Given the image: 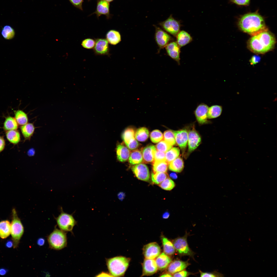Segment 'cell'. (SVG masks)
<instances>
[{
  "instance_id": "cell-25",
  "label": "cell",
  "mask_w": 277,
  "mask_h": 277,
  "mask_svg": "<svg viewBox=\"0 0 277 277\" xmlns=\"http://www.w3.org/2000/svg\"><path fill=\"white\" fill-rule=\"evenodd\" d=\"M11 223L8 220L0 221V238L5 239L11 234Z\"/></svg>"
},
{
  "instance_id": "cell-60",
  "label": "cell",
  "mask_w": 277,
  "mask_h": 277,
  "mask_svg": "<svg viewBox=\"0 0 277 277\" xmlns=\"http://www.w3.org/2000/svg\"><path fill=\"white\" fill-rule=\"evenodd\" d=\"M171 177L174 178H176L177 176L176 174L174 173H172L171 174Z\"/></svg>"
},
{
  "instance_id": "cell-18",
  "label": "cell",
  "mask_w": 277,
  "mask_h": 277,
  "mask_svg": "<svg viewBox=\"0 0 277 277\" xmlns=\"http://www.w3.org/2000/svg\"><path fill=\"white\" fill-rule=\"evenodd\" d=\"M189 265V263L188 261L175 260L171 262L169 264L168 266L167 271L169 273L173 274L184 270Z\"/></svg>"
},
{
  "instance_id": "cell-49",
  "label": "cell",
  "mask_w": 277,
  "mask_h": 277,
  "mask_svg": "<svg viewBox=\"0 0 277 277\" xmlns=\"http://www.w3.org/2000/svg\"><path fill=\"white\" fill-rule=\"evenodd\" d=\"M232 2L236 4L242 5H248L250 3V0H230Z\"/></svg>"
},
{
  "instance_id": "cell-36",
  "label": "cell",
  "mask_w": 277,
  "mask_h": 277,
  "mask_svg": "<svg viewBox=\"0 0 277 277\" xmlns=\"http://www.w3.org/2000/svg\"><path fill=\"white\" fill-rule=\"evenodd\" d=\"M168 164L166 161H154L153 170L154 172L166 173Z\"/></svg>"
},
{
  "instance_id": "cell-19",
  "label": "cell",
  "mask_w": 277,
  "mask_h": 277,
  "mask_svg": "<svg viewBox=\"0 0 277 277\" xmlns=\"http://www.w3.org/2000/svg\"><path fill=\"white\" fill-rule=\"evenodd\" d=\"M156 151L155 147L153 145H149L145 147L142 152L144 161L147 163L153 162Z\"/></svg>"
},
{
  "instance_id": "cell-42",
  "label": "cell",
  "mask_w": 277,
  "mask_h": 277,
  "mask_svg": "<svg viewBox=\"0 0 277 277\" xmlns=\"http://www.w3.org/2000/svg\"><path fill=\"white\" fill-rule=\"evenodd\" d=\"M156 150L165 153L172 147V146L163 139L156 144Z\"/></svg>"
},
{
  "instance_id": "cell-39",
  "label": "cell",
  "mask_w": 277,
  "mask_h": 277,
  "mask_svg": "<svg viewBox=\"0 0 277 277\" xmlns=\"http://www.w3.org/2000/svg\"><path fill=\"white\" fill-rule=\"evenodd\" d=\"M1 34L3 37L5 39H10L14 36L15 32L14 29L10 26L6 25L2 28Z\"/></svg>"
},
{
  "instance_id": "cell-59",
  "label": "cell",
  "mask_w": 277,
  "mask_h": 277,
  "mask_svg": "<svg viewBox=\"0 0 277 277\" xmlns=\"http://www.w3.org/2000/svg\"><path fill=\"white\" fill-rule=\"evenodd\" d=\"M169 216V213H164L163 215V217L164 219L168 218Z\"/></svg>"
},
{
  "instance_id": "cell-44",
  "label": "cell",
  "mask_w": 277,
  "mask_h": 277,
  "mask_svg": "<svg viewBox=\"0 0 277 277\" xmlns=\"http://www.w3.org/2000/svg\"><path fill=\"white\" fill-rule=\"evenodd\" d=\"M95 44V40L93 39L88 38L83 40L81 43L82 46L84 48L91 49L94 48Z\"/></svg>"
},
{
  "instance_id": "cell-50",
  "label": "cell",
  "mask_w": 277,
  "mask_h": 277,
  "mask_svg": "<svg viewBox=\"0 0 277 277\" xmlns=\"http://www.w3.org/2000/svg\"><path fill=\"white\" fill-rule=\"evenodd\" d=\"M70 2L74 6L82 10V5L83 0H69Z\"/></svg>"
},
{
  "instance_id": "cell-57",
  "label": "cell",
  "mask_w": 277,
  "mask_h": 277,
  "mask_svg": "<svg viewBox=\"0 0 277 277\" xmlns=\"http://www.w3.org/2000/svg\"><path fill=\"white\" fill-rule=\"evenodd\" d=\"M117 196L118 198L120 200H122L124 198L125 195L123 193L121 192L118 193Z\"/></svg>"
},
{
  "instance_id": "cell-14",
  "label": "cell",
  "mask_w": 277,
  "mask_h": 277,
  "mask_svg": "<svg viewBox=\"0 0 277 277\" xmlns=\"http://www.w3.org/2000/svg\"><path fill=\"white\" fill-rule=\"evenodd\" d=\"M95 40V45L93 48L95 53L98 55H108L110 49L107 40L104 38H98Z\"/></svg>"
},
{
  "instance_id": "cell-31",
  "label": "cell",
  "mask_w": 277,
  "mask_h": 277,
  "mask_svg": "<svg viewBox=\"0 0 277 277\" xmlns=\"http://www.w3.org/2000/svg\"><path fill=\"white\" fill-rule=\"evenodd\" d=\"M128 161L131 165L137 164L141 163L143 161L142 153L138 150H135L131 152Z\"/></svg>"
},
{
  "instance_id": "cell-46",
  "label": "cell",
  "mask_w": 277,
  "mask_h": 277,
  "mask_svg": "<svg viewBox=\"0 0 277 277\" xmlns=\"http://www.w3.org/2000/svg\"><path fill=\"white\" fill-rule=\"evenodd\" d=\"M201 277H219L222 276V275L217 272H203L200 271Z\"/></svg>"
},
{
  "instance_id": "cell-45",
  "label": "cell",
  "mask_w": 277,
  "mask_h": 277,
  "mask_svg": "<svg viewBox=\"0 0 277 277\" xmlns=\"http://www.w3.org/2000/svg\"><path fill=\"white\" fill-rule=\"evenodd\" d=\"M154 161H166L165 153L156 150Z\"/></svg>"
},
{
  "instance_id": "cell-12",
  "label": "cell",
  "mask_w": 277,
  "mask_h": 277,
  "mask_svg": "<svg viewBox=\"0 0 277 277\" xmlns=\"http://www.w3.org/2000/svg\"><path fill=\"white\" fill-rule=\"evenodd\" d=\"M160 248L156 242H152L145 245L143 249V255L146 259H154L160 254Z\"/></svg>"
},
{
  "instance_id": "cell-22",
  "label": "cell",
  "mask_w": 277,
  "mask_h": 277,
  "mask_svg": "<svg viewBox=\"0 0 277 277\" xmlns=\"http://www.w3.org/2000/svg\"><path fill=\"white\" fill-rule=\"evenodd\" d=\"M158 268L164 270L166 268L171 262V258L164 253H162L157 256L155 260Z\"/></svg>"
},
{
  "instance_id": "cell-11",
  "label": "cell",
  "mask_w": 277,
  "mask_h": 277,
  "mask_svg": "<svg viewBox=\"0 0 277 277\" xmlns=\"http://www.w3.org/2000/svg\"><path fill=\"white\" fill-rule=\"evenodd\" d=\"M133 173L140 180L144 181H148L150 178V173L147 166L143 163L136 164L132 167Z\"/></svg>"
},
{
  "instance_id": "cell-17",
  "label": "cell",
  "mask_w": 277,
  "mask_h": 277,
  "mask_svg": "<svg viewBox=\"0 0 277 277\" xmlns=\"http://www.w3.org/2000/svg\"><path fill=\"white\" fill-rule=\"evenodd\" d=\"M158 269L155 260L145 258L143 264L142 275L143 276L152 275L156 272Z\"/></svg>"
},
{
  "instance_id": "cell-51",
  "label": "cell",
  "mask_w": 277,
  "mask_h": 277,
  "mask_svg": "<svg viewBox=\"0 0 277 277\" xmlns=\"http://www.w3.org/2000/svg\"><path fill=\"white\" fill-rule=\"evenodd\" d=\"M260 57L259 56L254 55L251 57L250 60V63L254 65L258 63L260 60Z\"/></svg>"
},
{
  "instance_id": "cell-48",
  "label": "cell",
  "mask_w": 277,
  "mask_h": 277,
  "mask_svg": "<svg viewBox=\"0 0 277 277\" xmlns=\"http://www.w3.org/2000/svg\"><path fill=\"white\" fill-rule=\"evenodd\" d=\"M138 144V142L135 138L126 145L129 149L132 150L137 148Z\"/></svg>"
},
{
  "instance_id": "cell-35",
  "label": "cell",
  "mask_w": 277,
  "mask_h": 277,
  "mask_svg": "<svg viewBox=\"0 0 277 277\" xmlns=\"http://www.w3.org/2000/svg\"><path fill=\"white\" fill-rule=\"evenodd\" d=\"M135 131L131 127H128L124 131L122 137L126 145L135 139Z\"/></svg>"
},
{
  "instance_id": "cell-32",
  "label": "cell",
  "mask_w": 277,
  "mask_h": 277,
  "mask_svg": "<svg viewBox=\"0 0 277 277\" xmlns=\"http://www.w3.org/2000/svg\"><path fill=\"white\" fill-rule=\"evenodd\" d=\"M162 240L164 253L167 255H172L175 251L173 243L167 238L162 236Z\"/></svg>"
},
{
  "instance_id": "cell-2",
  "label": "cell",
  "mask_w": 277,
  "mask_h": 277,
  "mask_svg": "<svg viewBox=\"0 0 277 277\" xmlns=\"http://www.w3.org/2000/svg\"><path fill=\"white\" fill-rule=\"evenodd\" d=\"M275 43L274 36L268 30L252 36L249 39L248 45L252 52L262 54L272 49Z\"/></svg>"
},
{
  "instance_id": "cell-24",
  "label": "cell",
  "mask_w": 277,
  "mask_h": 277,
  "mask_svg": "<svg viewBox=\"0 0 277 277\" xmlns=\"http://www.w3.org/2000/svg\"><path fill=\"white\" fill-rule=\"evenodd\" d=\"M20 130L25 140H30L33 135L35 130V127L32 123H28L21 126Z\"/></svg>"
},
{
  "instance_id": "cell-54",
  "label": "cell",
  "mask_w": 277,
  "mask_h": 277,
  "mask_svg": "<svg viewBox=\"0 0 277 277\" xmlns=\"http://www.w3.org/2000/svg\"><path fill=\"white\" fill-rule=\"evenodd\" d=\"M5 246L6 248H11L13 246V242L12 240H8L6 243Z\"/></svg>"
},
{
  "instance_id": "cell-23",
  "label": "cell",
  "mask_w": 277,
  "mask_h": 277,
  "mask_svg": "<svg viewBox=\"0 0 277 277\" xmlns=\"http://www.w3.org/2000/svg\"><path fill=\"white\" fill-rule=\"evenodd\" d=\"M106 37L108 43L113 45H116L121 41V36L120 32L115 30L108 31L106 34Z\"/></svg>"
},
{
  "instance_id": "cell-8",
  "label": "cell",
  "mask_w": 277,
  "mask_h": 277,
  "mask_svg": "<svg viewBox=\"0 0 277 277\" xmlns=\"http://www.w3.org/2000/svg\"><path fill=\"white\" fill-rule=\"evenodd\" d=\"M159 25L166 31L175 37L180 31V22L175 19L172 15L166 20L160 23Z\"/></svg>"
},
{
  "instance_id": "cell-1",
  "label": "cell",
  "mask_w": 277,
  "mask_h": 277,
  "mask_svg": "<svg viewBox=\"0 0 277 277\" xmlns=\"http://www.w3.org/2000/svg\"><path fill=\"white\" fill-rule=\"evenodd\" d=\"M238 25L242 31L252 36L268 30L263 18L257 12L243 15L239 21Z\"/></svg>"
},
{
  "instance_id": "cell-20",
  "label": "cell",
  "mask_w": 277,
  "mask_h": 277,
  "mask_svg": "<svg viewBox=\"0 0 277 277\" xmlns=\"http://www.w3.org/2000/svg\"><path fill=\"white\" fill-rule=\"evenodd\" d=\"M116 152L117 160L120 162H124L128 159L131 151L123 144L119 143L117 146Z\"/></svg>"
},
{
  "instance_id": "cell-43",
  "label": "cell",
  "mask_w": 277,
  "mask_h": 277,
  "mask_svg": "<svg viewBox=\"0 0 277 277\" xmlns=\"http://www.w3.org/2000/svg\"><path fill=\"white\" fill-rule=\"evenodd\" d=\"M163 134L159 130H154L150 133V138L153 143H157L163 140Z\"/></svg>"
},
{
  "instance_id": "cell-56",
  "label": "cell",
  "mask_w": 277,
  "mask_h": 277,
  "mask_svg": "<svg viewBox=\"0 0 277 277\" xmlns=\"http://www.w3.org/2000/svg\"><path fill=\"white\" fill-rule=\"evenodd\" d=\"M27 154L29 156H33L35 154V150L33 149H31L28 151Z\"/></svg>"
},
{
  "instance_id": "cell-58",
  "label": "cell",
  "mask_w": 277,
  "mask_h": 277,
  "mask_svg": "<svg viewBox=\"0 0 277 277\" xmlns=\"http://www.w3.org/2000/svg\"><path fill=\"white\" fill-rule=\"evenodd\" d=\"M161 277H172V275L170 273H165L160 276Z\"/></svg>"
},
{
  "instance_id": "cell-55",
  "label": "cell",
  "mask_w": 277,
  "mask_h": 277,
  "mask_svg": "<svg viewBox=\"0 0 277 277\" xmlns=\"http://www.w3.org/2000/svg\"><path fill=\"white\" fill-rule=\"evenodd\" d=\"M8 271V270L6 269L3 268H0V275H5Z\"/></svg>"
},
{
  "instance_id": "cell-34",
  "label": "cell",
  "mask_w": 277,
  "mask_h": 277,
  "mask_svg": "<svg viewBox=\"0 0 277 277\" xmlns=\"http://www.w3.org/2000/svg\"><path fill=\"white\" fill-rule=\"evenodd\" d=\"M149 132L146 127H142L138 128L135 133V138L140 142H144L148 138Z\"/></svg>"
},
{
  "instance_id": "cell-33",
  "label": "cell",
  "mask_w": 277,
  "mask_h": 277,
  "mask_svg": "<svg viewBox=\"0 0 277 277\" xmlns=\"http://www.w3.org/2000/svg\"><path fill=\"white\" fill-rule=\"evenodd\" d=\"M15 118L18 125L22 126L28 123L27 114L23 111L18 110L15 111Z\"/></svg>"
},
{
  "instance_id": "cell-4",
  "label": "cell",
  "mask_w": 277,
  "mask_h": 277,
  "mask_svg": "<svg viewBox=\"0 0 277 277\" xmlns=\"http://www.w3.org/2000/svg\"><path fill=\"white\" fill-rule=\"evenodd\" d=\"M12 214L11 234L13 242V247L15 249L18 246L20 239L24 233V229L15 209L12 210Z\"/></svg>"
},
{
  "instance_id": "cell-26",
  "label": "cell",
  "mask_w": 277,
  "mask_h": 277,
  "mask_svg": "<svg viewBox=\"0 0 277 277\" xmlns=\"http://www.w3.org/2000/svg\"><path fill=\"white\" fill-rule=\"evenodd\" d=\"M5 134L7 140L11 143L16 145L20 141V133L17 130L6 131Z\"/></svg>"
},
{
  "instance_id": "cell-3",
  "label": "cell",
  "mask_w": 277,
  "mask_h": 277,
  "mask_svg": "<svg viewBox=\"0 0 277 277\" xmlns=\"http://www.w3.org/2000/svg\"><path fill=\"white\" fill-rule=\"evenodd\" d=\"M130 259L122 256L107 259V267L110 274L115 277L123 276L129 265Z\"/></svg>"
},
{
  "instance_id": "cell-9",
  "label": "cell",
  "mask_w": 277,
  "mask_h": 277,
  "mask_svg": "<svg viewBox=\"0 0 277 277\" xmlns=\"http://www.w3.org/2000/svg\"><path fill=\"white\" fill-rule=\"evenodd\" d=\"M209 107L207 105L202 103L199 105L194 111V113L199 124L203 125L210 123L207 116Z\"/></svg>"
},
{
  "instance_id": "cell-38",
  "label": "cell",
  "mask_w": 277,
  "mask_h": 277,
  "mask_svg": "<svg viewBox=\"0 0 277 277\" xmlns=\"http://www.w3.org/2000/svg\"><path fill=\"white\" fill-rule=\"evenodd\" d=\"M151 179L152 181L154 184H159L168 177L166 173L154 172L151 174Z\"/></svg>"
},
{
  "instance_id": "cell-16",
  "label": "cell",
  "mask_w": 277,
  "mask_h": 277,
  "mask_svg": "<svg viewBox=\"0 0 277 277\" xmlns=\"http://www.w3.org/2000/svg\"><path fill=\"white\" fill-rule=\"evenodd\" d=\"M168 55L176 61L178 64H180V47L176 42H172L169 43L165 47Z\"/></svg>"
},
{
  "instance_id": "cell-61",
  "label": "cell",
  "mask_w": 277,
  "mask_h": 277,
  "mask_svg": "<svg viewBox=\"0 0 277 277\" xmlns=\"http://www.w3.org/2000/svg\"><path fill=\"white\" fill-rule=\"evenodd\" d=\"M108 2H109L112 1L113 0H104Z\"/></svg>"
},
{
  "instance_id": "cell-6",
  "label": "cell",
  "mask_w": 277,
  "mask_h": 277,
  "mask_svg": "<svg viewBox=\"0 0 277 277\" xmlns=\"http://www.w3.org/2000/svg\"><path fill=\"white\" fill-rule=\"evenodd\" d=\"M55 219L60 230L64 232H72L74 226L76 224V222L72 215L64 212L62 208L60 214Z\"/></svg>"
},
{
  "instance_id": "cell-40",
  "label": "cell",
  "mask_w": 277,
  "mask_h": 277,
  "mask_svg": "<svg viewBox=\"0 0 277 277\" xmlns=\"http://www.w3.org/2000/svg\"><path fill=\"white\" fill-rule=\"evenodd\" d=\"M163 139L171 145H175L176 143L175 136L173 131L169 130L165 131L164 133Z\"/></svg>"
},
{
  "instance_id": "cell-15",
  "label": "cell",
  "mask_w": 277,
  "mask_h": 277,
  "mask_svg": "<svg viewBox=\"0 0 277 277\" xmlns=\"http://www.w3.org/2000/svg\"><path fill=\"white\" fill-rule=\"evenodd\" d=\"M176 142L182 152L185 150L187 143L188 132L186 129L173 131Z\"/></svg>"
},
{
  "instance_id": "cell-10",
  "label": "cell",
  "mask_w": 277,
  "mask_h": 277,
  "mask_svg": "<svg viewBox=\"0 0 277 277\" xmlns=\"http://www.w3.org/2000/svg\"><path fill=\"white\" fill-rule=\"evenodd\" d=\"M192 128L188 132V150L187 154L191 153L200 145L201 137L193 126Z\"/></svg>"
},
{
  "instance_id": "cell-28",
  "label": "cell",
  "mask_w": 277,
  "mask_h": 277,
  "mask_svg": "<svg viewBox=\"0 0 277 277\" xmlns=\"http://www.w3.org/2000/svg\"><path fill=\"white\" fill-rule=\"evenodd\" d=\"M96 13L98 16L101 15H108L109 13V2L104 0L100 1L97 4Z\"/></svg>"
},
{
  "instance_id": "cell-29",
  "label": "cell",
  "mask_w": 277,
  "mask_h": 277,
  "mask_svg": "<svg viewBox=\"0 0 277 277\" xmlns=\"http://www.w3.org/2000/svg\"><path fill=\"white\" fill-rule=\"evenodd\" d=\"M18 124L15 118L11 116L6 117L4 123L3 128L5 131L17 130Z\"/></svg>"
},
{
  "instance_id": "cell-21",
  "label": "cell",
  "mask_w": 277,
  "mask_h": 277,
  "mask_svg": "<svg viewBox=\"0 0 277 277\" xmlns=\"http://www.w3.org/2000/svg\"><path fill=\"white\" fill-rule=\"evenodd\" d=\"M176 37V42L180 48L190 43L192 40L190 34L183 30L180 31Z\"/></svg>"
},
{
  "instance_id": "cell-52",
  "label": "cell",
  "mask_w": 277,
  "mask_h": 277,
  "mask_svg": "<svg viewBox=\"0 0 277 277\" xmlns=\"http://www.w3.org/2000/svg\"><path fill=\"white\" fill-rule=\"evenodd\" d=\"M5 145V141L3 137L0 136V152L4 149Z\"/></svg>"
},
{
  "instance_id": "cell-37",
  "label": "cell",
  "mask_w": 277,
  "mask_h": 277,
  "mask_svg": "<svg viewBox=\"0 0 277 277\" xmlns=\"http://www.w3.org/2000/svg\"><path fill=\"white\" fill-rule=\"evenodd\" d=\"M179 149L176 147H172L165 153L166 161L169 164L179 157L180 154Z\"/></svg>"
},
{
  "instance_id": "cell-7",
  "label": "cell",
  "mask_w": 277,
  "mask_h": 277,
  "mask_svg": "<svg viewBox=\"0 0 277 277\" xmlns=\"http://www.w3.org/2000/svg\"><path fill=\"white\" fill-rule=\"evenodd\" d=\"M187 234L175 239L173 242L175 249L181 255L193 256L194 253L189 247L187 242Z\"/></svg>"
},
{
  "instance_id": "cell-5",
  "label": "cell",
  "mask_w": 277,
  "mask_h": 277,
  "mask_svg": "<svg viewBox=\"0 0 277 277\" xmlns=\"http://www.w3.org/2000/svg\"><path fill=\"white\" fill-rule=\"evenodd\" d=\"M47 239L50 247L54 250H61L67 245L66 233L56 227L48 236Z\"/></svg>"
},
{
  "instance_id": "cell-13",
  "label": "cell",
  "mask_w": 277,
  "mask_h": 277,
  "mask_svg": "<svg viewBox=\"0 0 277 277\" xmlns=\"http://www.w3.org/2000/svg\"><path fill=\"white\" fill-rule=\"evenodd\" d=\"M155 38L160 49L165 47L172 40L171 37L167 33L159 27L155 26Z\"/></svg>"
},
{
  "instance_id": "cell-30",
  "label": "cell",
  "mask_w": 277,
  "mask_h": 277,
  "mask_svg": "<svg viewBox=\"0 0 277 277\" xmlns=\"http://www.w3.org/2000/svg\"><path fill=\"white\" fill-rule=\"evenodd\" d=\"M222 111V107L220 105H213L209 107L207 116L208 119L217 118L221 114Z\"/></svg>"
},
{
  "instance_id": "cell-47",
  "label": "cell",
  "mask_w": 277,
  "mask_h": 277,
  "mask_svg": "<svg viewBox=\"0 0 277 277\" xmlns=\"http://www.w3.org/2000/svg\"><path fill=\"white\" fill-rule=\"evenodd\" d=\"M191 273L187 271L182 270L173 274L174 277H187L191 275Z\"/></svg>"
},
{
  "instance_id": "cell-27",
  "label": "cell",
  "mask_w": 277,
  "mask_h": 277,
  "mask_svg": "<svg viewBox=\"0 0 277 277\" xmlns=\"http://www.w3.org/2000/svg\"><path fill=\"white\" fill-rule=\"evenodd\" d=\"M169 169L176 172H181L184 167V162L182 159L178 157L170 162L168 164Z\"/></svg>"
},
{
  "instance_id": "cell-53",
  "label": "cell",
  "mask_w": 277,
  "mask_h": 277,
  "mask_svg": "<svg viewBox=\"0 0 277 277\" xmlns=\"http://www.w3.org/2000/svg\"><path fill=\"white\" fill-rule=\"evenodd\" d=\"M45 240L43 238H39L37 241V244L39 246H43L45 244Z\"/></svg>"
},
{
  "instance_id": "cell-41",
  "label": "cell",
  "mask_w": 277,
  "mask_h": 277,
  "mask_svg": "<svg viewBox=\"0 0 277 277\" xmlns=\"http://www.w3.org/2000/svg\"><path fill=\"white\" fill-rule=\"evenodd\" d=\"M159 185L162 189L167 191L171 190L175 186V184L174 181L168 177Z\"/></svg>"
}]
</instances>
